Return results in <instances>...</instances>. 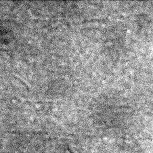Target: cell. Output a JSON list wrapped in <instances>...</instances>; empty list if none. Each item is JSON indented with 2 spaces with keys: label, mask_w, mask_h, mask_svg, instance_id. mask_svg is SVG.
Listing matches in <instances>:
<instances>
[{
  "label": "cell",
  "mask_w": 153,
  "mask_h": 153,
  "mask_svg": "<svg viewBox=\"0 0 153 153\" xmlns=\"http://www.w3.org/2000/svg\"><path fill=\"white\" fill-rule=\"evenodd\" d=\"M70 151L72 153H78V152H76V151H75V150H70Z\"/></svg>",
  "instance_id": "cell-1"
}]
</instances>
